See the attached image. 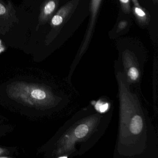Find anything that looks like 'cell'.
<instances>
[{"label": "cell", "instance_id": "2", "mask_svg": "<svg viewBox=\"0 0 158 158\" xmlns=\"http://www.w3.org/2000/svg\"><path fill=\"white\" fill-rule=\"evenodd\" d=\"M114 106L100 112L92 104L77 112L59 129L52 142L51 155L56 158L81 156L93 148L108 128Z\"/></svg>", "mask_w": 158, "mask_h": 158}, {"label": "cell", "instance_id": "6", "mask_svg": "<svg viewBox=\"0 0 158 158\" xmlns=\"http://www.w3.org/2000/svg\"><path fill=\"white\" fill-rule=\"evenodd\" d=\"M79 0H71L62 6L52 17L50 25L52 31L48 34L50 42L59 34L63 27L69 21L77 8ZM49 42V43H50Z\"/></svg>", "mask_w": 158, "mask_h": 158}, {"label": "cell", "instance_id": "9", "mask_svg": "<svg viewBox=\"0 0 158 158\" xmlns=\"http://www.w3.org/2000/svg\"><path fill=\"white\" fill-rule=\"evenodd\" d=\"M15 11L12 5L10 4L6 5L0 0V19L8 20L15 17Z\"/></svg>", "mask_w": 158, "mask_h": 158}, {"label": "cell", "instance_id": "8", "mask_svg": "<svg viewBox=\"0 0 158 158\" xmlns=\"http://www.w3.org/2000/svg\"><path fill=\"white\" fill-rule=\"evenodd\" d=\"M133 2V13L139 23L141 26L147 25L150 21V16L148 11L142 8L138 0H131Z\"/></svg>", "mask_w": 158, "mask_h": 158}, {"label": "cell", "instance_id": "3", "mask_svg": "<svg viewBox=\"0 0 158 158\" xmlns=\"http://www.w3.org/2000/svg\"><path fill=\"white\" fill-rule=\"evenodd\" d=\"M9 97L24 105L35 108L61 110L70 102V98L62 92L34 83L18 82L10 86Z\"/></svg>", "mask_w": 158, "mask_h": 158}, {"label": "cell", "instance_id": "4", "mask_svg": "<svg viewBox=\"0 0 158 158\" xmlns=\"http://www.w3.org/2000/svg\"><path fill=\"white\" fill-rule=\"evenodd\" d=\"M114 70L122 72L125 77L131 90L141 94L140 85L144 74V63L141 62L134 52L126 49L122 52L119 63Z\"/></svg>", "mask_w": 158, "mask_h": 158}, {"label": "cell", "instance_id": "11", "mask_svg": "<svg viewBox=\"0 0 158 158\" xmlns=\"http://www.w3.org/2000/svg\"><path fill=\"white\" fill-rule=\"evenodd\" d=\"M127 25V22L125 20H123V21H121L120 22L119 24L118 25V29H117V32H119V31H121V30H123L126 27Z\"/></svg>", "mask_w": 158, "mask_h": 158}, {"label": "cell", "instance_id": "12", "mask_svg": "<svg viewBox=\"0 0 158 158\" xmlns=\"http://www.w3.org/2000/svg\"><path fill=\"white\" fill-rule=\"evenodd\" d=\"M9 150L4 148H0V158L2 157H9L7 155H9Z\"/></svg>", "mask_w": 158, "mask_h": 158}, {"label": "cell", "instance_id": "7", "mask_svg": "<svg viewBox=\"0 0 158 158\" xmlns=\"http://www.w3.org/2000/svg\"><path fill=\"white\" fill-rule=\"evenodd\" d=\"M60 0H45L40 7L39 24L44 25L51 20L56 11Z\"/></svg>", "mask_w": 158, "mask_h": 158}, {"label": "cell", "instance_id": "5", "mask_svg": "<svg viewBox=\"0 0 158 158\" xmlns=\"http://www.w3.org/2000/svg\"><path fill=\"white\" fill-rule=\"evenodd\" d=\"M102 2V0H91L90 8H89L90 15H89V21L88 24L86 31L78 53L77 55L76 58L75 59L71 65L70 71L67 77V79L68 80H70L72 79L73 74L74 72V70H75L77 64L88 48L89 43L91 41L93 34L95 31L97 18H98V15Z\"/></svg>", "mask_w": 158, "mask_h": 158}, {"label": "cell", "instance_id": "1", "mask_svg": "<svg viewBox=\"0 0 158 158\" xmlns=\"http://www.w3.org/2000/svg\"><path fill=\"white\" fill-rule=\"evenodd\" d=\"M114 74L119 112L114 157L158 158V135L139 94L131 90L122 72L114 70Z\"/></svg>", "mask_w": 158, "mask_h": 158}, {"label": "cell", "instance_id": "10", "mask_svg": "<svg viewBox=\"0 0 158 158\" xmlns=\"http://www.w3.org/2000/svg\"><path fill=\"white\" fill-rule=\"evenodd\" d=\"M122 10L124 13L129 14L131 11L130 0H119Z\"/></svg>", "mask_w": 158, "mask_h": 158}]
</instances>
